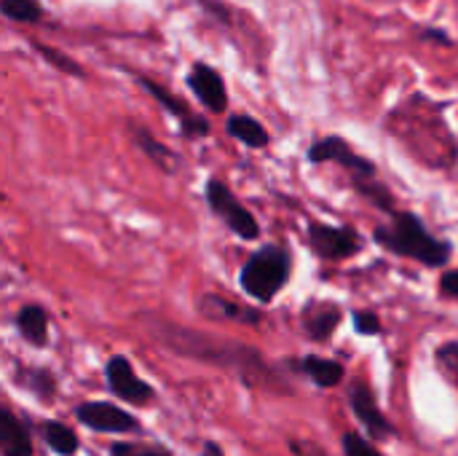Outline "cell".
Here are the masks:
<instances>
[{"label": "cell", "mask_w": 458, "mask_h": 456, "mask_svg": "<svg viewBox=\"0 0 458 456\" xmlns=\"http://www.w3.org/2000/svg\"><path fill=\"white\" fill-rule=\"evenodd\" d=\"M145 328L164 349H169L180 357L231 368L250 384H255L266 376V366H263L260 355L244 344L225 341V339H217V336H209L201 331H188L177 323H166L158 317H148Z\"/></svg>", "instance_id": "cell-1"}, {"label": "cell", "mask_w": 458, "mask_h": 456, "mask_svg": "<svg viewBox=\"0 0 458 456\" xmlns=\"http://www.w3.org/2000/svg\"><path fill=\"white\" fill-rule=\"evenodd\" d=\"M416 40L427 43V46H437V48H454L456 46L454 35L445 27H435V24H421L416 30Z\"/></svg>", "instance_id": "cell-26"}, {"label": "cell", "mask_w": 458, "mask_h": 456, "mask_svg": "<svg viewBox=\"0 0 458 456\" xmlns=\"http://www.w3.org/2000/svg\"><path fill=\"white\" fill-rule=\"evenodd\" d=\"M110 456H169L164 449L153 446H140V443H113Z\"/></svg>", "instance_id": "cell-28"}, {"label": "cell", "mask_w": 458, "mask_h": 456, "mask_svg": "<svg viewBox=\"0 0 458 456\" xmlns=\"http://www.w3.org/2000/svg\"><path fill=\"white\" fill-rule=\"evenodd\" d=\"M16 331L24 341L32 347H46L48 344V314L38 304H27L16 314Z\"/></svg>", "instance_id": "cell-18"}, {"label": "cell", "mask_w": 458, "mask_h": 456, "mask_svg": "<svg viewBox=\"0 0 458 456\" xmlns=\"http://www.w3.org/2000/svg\"><path fill=\"white\" fill-rule=\"evenodd\" d=\"M352 320H354V331L360 336H381L384 333L381 317L376 312H370V309H354Z\"/></svg>", "instance_id": "cell-27"}, {"label": "cell", "mask_w": 458, "mask_h": 456, "mask_svg": "<svg viewBox=\"0 0 458 456\" xmlns=\"http://www.w3.org/2000/svg\"><path fill=\"white\" fill-rule=\"evenodd\" d=\"M201 456H225V454H223V449H220L217 443H212V441H209V443H204V452H201Z\"/></svg>", "instance_id": "cell-30"}, {"label": "cell", "mask_w": 458, "mask_h": 456, "mask_svg": "<svg viewBox=\"0 0 458 456\" xmlns=\"http://www.w3.org/2000/svg\"><path fill=\"white\" fill-rule=\"evenodd\" d=\"M129 129H131V140H134V145L158 167V169H164L166 175H172L177 167H180V159H177V153L172 151V148H166L164 142H158L156 140V134L153 132H148L145 126H140V124H129Z\"/></svg>", "instance_id": "cell-17"}, {"label": "cell", "mask_w": 458, "mask_h": 456, "mask_svg": "<svg viewBox=\"0 0 458 456\" xmlns=\"http://www.w3.org/2000/svg\"><path fill=\"white\" fill-rule=\"evenodd\" d=\"M204 196H207V204L209 210L244 242H255L260 237V226H258V218L233 196V191L217 180V177H209L207 180V188H204Z\"/></svg>", "instance_id": "cell-6"}, {"label": "cell", "mask_w": 458, "mask_h": 456, "mask_svg": "<svg viewBox=\"0 0 458 456\" xmlns=\"http://www.w3.org/2000/svg\"><path fill=\"white\" fill-rule=\"evenodd\" d=\"M341 449H344V456H386L381 454V449L373 441H368L360 433H344Z\"/></svg>", "instance_id": "cell-25"}, {"label": "cell", "mask_w": 458, "mask_h": 456, "mask_svg": "<svg viewBox=\"0 0 458 456\" xmlns=\"http://www.w3.org/2000/svg\"><path fill=\"white\" fill-rule=\"evenodd\" d=\"M225 132H228V137L239 140L242 145H247V148H252V151H263V148L271 145L268 129H266L255 116H247V113H233V116H228Z\"/></svg>", "instance_id": "cell-16"}, {"label": "cell", "mask_w": 458, "mask_h": 456, "mask_svg": "<svg viewBox=\"0 0 458 456\" xmlns=\"http://www.w3.org/2000/svg\"><path fill=\"white\" fill-rule=\"evenodd\" d=\"M344 323V306L330 298H311L301 309V328L314 344H325L333 339L338 325Z\"/></svg>", "instance_id": "cell-11"}, {"label": "cell", "mask_w": 458, "mask_h": 456, "mask_svg": "<svg viewBox=\"0 0 458 456\" xmlns=\"http://www.w3.org/2000/svg\"><path fill=\"white\" fill-rule=\"evenodd\" d=\"M199 312L212 320V323H242V325H258L263 320V314L252 306H242L233 304L223 296H201L199 301Z\"/></svg>", "instance_id": "cell-13"}, {"label": "cell", "mask_w": 458, "mask_h": 456, "mask_svg": "<svg viewBox=\"0 0 458 456\" xmlns=\"http://www.w3.org/2000/svg\"><path fill=\"white\" fill-rule=\"evenodd\" d=\"M0 16L16 24H40L46 11L40 0H0Z\"/></svg>", "instance_id": "cell-22"}, {"label": "cell", "mask_w": 458, "mask_h": 456, "mask_svg": "<svg viewBox=\"0 0 458 456\" xmlns=\"http://www.w3.org/2000/svg\"><path fill=\"white\" fill-rule=\"evenodd\" d=\"M0 454L32 456V441L27 427L5 406H0Z\"/></svg>", "instance_id": "cell-15"}, {"label": "cell", "mask_w": 458, "mask_h": 456, "mask_svg": "<svg viewBox=\"0 0 458 456\" xmlns=\"http://www.w3.org/2000/svg\"><path fill=\"white\" fill-rule=\"evenodd\" d=\"M435 366L458 390V341H443L435 347Z\"/></svg>", "instance_id": "cell-23"}, {"label": "cell", "mask_w": 458, "mask_h": 456, "mask_svg": "<svg viewBox=\"0 0 458 456\" xmlns=\"http://www.w3.org/2000/svg\"><path fill=\"white\" fill-rule=\"evenodd\" d=\"M30 46H32V51H35L46 65H51L54 70H59V73H64V75H72V78H86L83 65H81L78 59H72L70 54H64V51H59V48H54V46H48V43H40V40H35V38H30Z\"/></svg>", "instance_id": "cell-19"}, {"label": "cell", "mask_w": 458, "mask_h": 456, "mask_svg": "<svg viewBox=\"0 0 458 456\" xmlns=\"http://www.w3.org/2000/svg\"><path fill=\"white\" fill-rule=\"evenodd\" d=\"M134 75V81L169 113V116H174L177 118V124H180V134L182 137H188V140H199V137H207L209 132H212V126H209V121L204 118V116H199L185 99H180L177 94H172L166 86H161L158 81H153V78H148V75H142V73H131Z\"/></svg>", "instance_id": "cell-7"}, {"label": "cell", "mask_w": 458, "mask_h": 456, "mask_svg": "<svg viewBox=\"0 0 458 456\" xmlns=\"http://www.w3.org/2000/svg\"><path fill=\"white\" fill-rule=\"evenodd\" d=\"M185 83L209 113L220 116V113L228 110V86H225V78H223V73L217 67L199 59V62L191 65Z\"/></svg>", "instance_id": "cell-9"}, {"label": "cell", "mask_w": 458, "mask_h": 456, "mask_svg": "<svg viewBox=\"0 0 458 456\" xmlns=\"http://www.w3.org/2000/svg\"><path fill=\"white\" fill-rule=\"evenodd\" d=\"M293 366H295L298 374H303L306 379H311L319 390H335L346 379V368L338 360H333V357L306 355V357L295 360Z\"/></svg>", "instance_id": "cell-14"}, {"label": "cell", "mask_w": 458, "mask_h": 456, "mask_svg": "<svg viewBox=\"0 0 458 456\" xmlns=\"http://www.w3.org/2000/svg\"><path fill=\"white\" fill-rule=\"evenodd\" d=\"M306 161L309 164H335L341 167L352 183H365V180H378V164L368 156H362L346 137L341 134H325L317 137L306 148Z\"/></svg>", "instance_id": "cell-4"}, {"label": "cell", "mask_w": 458, "mask_h": 456, "mask_svg": "<svg viewBox=\"0 0 458 456\" xmlns=\"http://www.w3.org/2000/svg\"><path fill=\"white\" fill-rule=\"evenodd\" d=\"M373 242L389 255L416 261L427 269H443L454 258V245L443 237H435L419 212L394 210L389 220L373 228Z\"/></svg>", "instance_id": "cell-2"}, {"label": "cell", "mask_w": 458, "mask_h": 456, "mask_svg": "<svg viewBox=\"0 0 458 456\" xmlns=\"http://www.w3.org/2000/svg\"><path fill=\"white\" fill-rule=\"evenodd\" d=\"M40 435H43L46 446L59 456H72L78 452V446H81L78 435L67 425H62V422H43L40 425Z\"/></svg>", "instance_id": "cell-20"}, {"label": "cell", "mask_w": 458, "mask_h": 456, "mask_svg": "<svg viewBox=\"0 0 458 456\" xmlns=\"http://www.w3.org/2000/svg\"><path fill=\"white\" fill-rule=\"evenodd\" d=\"M306 245L319 261H346L362 253L365 239L352 226H333L309 220L306 226Z\"/></svg>", "instance_id": "cell-5"}, {"label": "cell", "mask_w": 458, "mask_h": 456, "mask_svg": "<svg viewBox=\"0 0 458 456\" xmlns=\"http://www.w3.org/2000/svg\"><path fill=\"white\" fill-rule=\"evenodd\" d=\"M293 274V255L282 245H263L255 250L247 263L239 271V285L242 290L258 301V304H271L290 282Z\"/></svg>", "instance_id": "cell-3"}, {"label": "cell", "mask_w": 458, "mask_h": 456, "mask_svg": "<svg viewBox=\"0 0 458 456\" xmlns=\"http://www.w3.org/2000/svg\"><path fill=\"white\" fill-rule=\"evenodd\" d=\"M346 400L352 414L357 417V422L362 425V430L368 433V441H392L394 438V425L386 419V414L381 411L376 395L370 392V387L357 379L349 390H346Z\"/></svg>", "instance_id": "cell-8"}, {"label": "cell", "mask_w": 458, "mask_h": 456, "mask_svg": "<svg viewBox=\"0 0 458 456\" xmlns=\"http://www.w3.org/2000/svg\"><path fill=\"white\" fill-rule=\"evenodd\" d=\"M13 379H16L19 387H24L27 392H32L40 400H51L54 398L56 382H54V376L46 368H27V366H21Z\"/></svg>", "instance_id": "cell-21"}, {"label": "cell", "mask_w": 458, "mask_h": 456, "mask_svg": "<svg viewBox=\"0 0 458 456\" xmlns=\"http://www.w3.org/2000/svg\"><path fill=\"white\" fill-rule=\"evenodd\" d=\"M196 5L209 19H215V24H220V27H233V22H236V8L228 5L225 0H196Z\"/></svg>", "instance_id": "cell-24"}, {"label": "cell", "mask_w": 458, "mask_h": 456, "mask_svg": "<svg viewBox=\"0 0 458 456\" xmlns=\"http://www.w3.org/2000/svg\"><path fill=\"white\" fill-rule=\"evenodd\" d=\"M437 293L448 301H458V269H448L440 274V282H437Z\"/></svg>", "instance_id": "cell-29"}, {"label": "cell", "mask_w": 458, "mask_h": 456, "mask_svg": "<svg viewBox=\"0 0 458 456\" xmlns=\"http://www.w3.org/2000/svg\"><path fill=\"white\" fill-rule=\"evenodd\" d=\"M105 379H107L110 392H113L115 398L126 400L129 406H145V403H150L153 395H156L153 387H150L148 382H142V379L137 376L134 366H131L126 357H121V355H115V357L107 360V366H105Z\"/></svg>", "instance_id": "cell-10"}, {"label": "cell", "mask_w": 458, "mask_h": 456, "mask_svg": "<svg viewBox=\"0 0 458 456\" xmlns=\"http://www.w3.org/2000/svg\"><path fill=\"white\" fill-rule=\"evenodd\" d=\"M75 419L81 425H86L89 430H94V433H131V430L140 427V422L129 411H121L118 406L105 403V400L78 406Z\"/></svg>", "instance_id": "cell-12"}]
</instances>
